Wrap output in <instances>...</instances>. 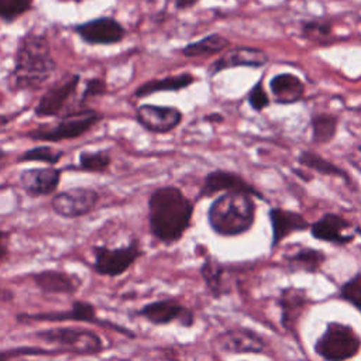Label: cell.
Listing matches in <instances>:
<instances>
[{
    "label": "cell",
    "mask_w": 361,
    "mask_h": 361,
    "mask_svg": "<svg viewBox=\"0 0 361 361\" xmlns=\"http://www.w3.org/2000/svg\"><path fill=\"white\" fill-rule=\"evenodd\" d=\"M148 230L164 245L179 243L188 233L195 213V202L176 185L157 186L148 196Z\"/></svg>",
    "instance_id": "cell-1"
},
{
    "label": "cell",
    "mask_w": 361,
    "mask_h": 361,
    "mask_svg": "<svg viewBox=\"0 0 361 361\" xmlns=\"http://www.w3.org/2000/svg\"><path fill=\"white\" fill-rule=\"evenodd\" d=\"M55 71L56 62L48 37L44 32L28 31L18 39L7 86L11 92H35L52 78Z\"/></svg>",
    "instance_id": "cell-2"
},
{
    "label": "cell",
    "mask_w": 361,
    "mask_h": 361,
    "mask_svg": "<svg viewBox=\"0 0 361 361\" xmlns=\"http://www.w3.org/2000/svg\"><path fill=\"white\" fill-rule=\"evenodd\" d=\"M207 224L220 237H238L247 234L255 224V197L241 192H224L209 204Z\"/></svg>",
    "instance_id": "cell-3"
},
{
    "label": "cell",
    "mask_w": 361,
    "mask_h": 361,
    "mask_svg": "<svg viewBox=\"0 0 361 361\" xmlns=\"http://www.w3.org/2000/svg\"><path fill=\"white\" fill-rule=\"evenodd\" d=\"M103 120V114L89 107H79L59 116L56 123L42 124L35 128H31L24 134V137L32 141L44 142H61L76 140L93 127H96Z\"/></svg>",
    "instance_id": "cell-4"
},
{
    "label": "cell",
    "mask_w": 361,
    "mask_h": 361,
    "mask_svg": "<svg viewBox=\"0 0 361 361\" xmlns=\"http://www.w3.org/2000/svg\"><path fill=\"white\" fill-rule=\"evenodd\" d=\"M34 337L45 344L55 345L63 354L93 357L106 350L99 333L82 326H54L37 330Z\"/></svg>",
    "instance_id": "cell-5"
},
{
    "label": "cell",
    "mask_w": 361,
    "mask_h": 361,
    "mask_svg": "<svg viewBox=\"0 0 361 361\" xmlns=\"http://www.w3.org/2000/svg\"><path fill=\"white\" fill-rule=\"evenodd\" d=\"M313 351L323 361H350L361 353V336L351 324L331 320L316 338Z\"/></svg>",
    "instance_id": "cell-6"
},
{
    "label": "cell",
    "mask_w": 361,
    "mask_h": 361,
    "mask_svg": "<svg viewBox=\"0 0 361 361\" xmlns=\"http://www.w3.org/2000/svg\"><path fill=\"white\" fill-rule=\"evenodd\" d=\"M18 323H61V322H82L94 324L99 327L114 330L120 334H124L130 338L135 337V333L124 326H120L111 320L99 317L97 309L92 302L75 299L71 303L69 309L63 310H51V312H39V313H18L16 316Z\"/></svg>",
    "instance_id": "cell-7"
},
{
    "label": "cell",
    "mask_w": 361,
    "mask_h": 361,
    "mask_svg": "<svg viewBox=\"0 0 361 361\" xmlns=\"http://www.w3.org/2000/svg\"><path fill=\"white\" fill-rule=\"evenodd\" d=\"M92 269L100 276L117 278L126 274L142 255L144 250L138 238H131L128 244L120 247H107L104 244L92 247Z\"/></svg>",
    "instance_id": "cell-8"
},
{
    "label": "cell",
    "mask_w": 361,
    "mask_h": 361,
    "mask_svg": "<svg viewBox=\"0 0 361 361\" xmlns=\"http://www.w3.org/2000/svg\"><path fill=\"white\" fill-rule=\"evenodd\" d=\"M100 202V193L90 186H73L51 196L52 212L68 220L90 214Z\"/></svg>",
    "instance_id": "cell-9"
},
{
    "label": "cell",
    "mask_w": 361,
    "mask_h": 361,
    "mask_svg": "<svg viewBox=\"0 0 361 361\" xmlns=\"http://www.w3.org/2000/svg\"><path fill=\"white\" fill-rule=\"evenodd\" d=\"M134 314L152 326H169L178 323L185 329H190L196 323L193 310L180 303L176 298H162L148 302L137 309Z\"/></svg>",
    "instance_id": "cell-10"
},
{
    "label": "cell",
    "mask_w": 361,
    "mask_h": 361,
    "mask_svg": "<svg viewBox=\"0 0 361 361\" xmlns=\"http://www.w3.org/2000/svg\"><path fill=\"white\" fill-rule=\"evenodd\" d=\"M224 192L248 193L255 199L267 202L264 193L258 190L252 183H250L243 175L227 169H214L206 173L196 193V200L209 199Z\"/></svg>",
    "instance_id": "cell-11"
},
{
    "label": "cell",
    "mask_w": 361,
    "mask_h": 361,
    "mask_svg": "<svg viewBox=\"0 0 361 361\" xmlns=\"http://www.w3.org/2000/svg\"><path fill=\"white\" fill-rule=\"evenodd\" d=\"M80 82V75H68L51 87H48L39 97L37 106L34 107V114L39 118L59 117L66 113V107L71 99L75 96L78 85Z\"/></svg>",
    "instance_id": "cell-12"
},
{
    "label": "cell",
    "mask_w": 361,
    "mask_h": 361,
    "mask_svg": "<svg viewBox=\"0 0 361 361\" xmlns=\"http://www.w3.org/2000/svg\"><path fill=\"white\" fill-rule=\"evenodd\" d=\"M313 303L310 295L305 288L283 286L279 289L276 298V306L281 310L279 322L285 331L296 334L300 319L307 312V307Z\"/></svg>",
    "instance_id": "cell-13"
},
{
    "label": "cell",
    "mask_w": 361,
    "mask_h": 361,
    "mask_svg": "<svg viewBox=\"0 0 361 361\" xmlns=\"http://www.w3.org/2000/svg\"><path fill=\"white\" fill-rule=\"evenodd\" d=\"M353 227L354 224L344 216L334 212H327L310 223L309 233L312 238L317 241L344 247L351 244L357 237L355 233L350 231Z\"/></svg>",
    "instance_id": "cell-14"
},
{
    "label": "cell",
    "mask_w": 361,
    "mask_h": 361,
    "mask_svg": "<svg viewBox=\"0 0 361 361\" xmlns=\"http://www.w3.org/2000/svg\"><path fill=\"white\" fill-rule=\"evenodd\" d=\"M63 171L56 165L32 166L18 175L20 188L31 197H47L58 192Z\"/></svg>",
    "instance_id": "cell-15"
},
{
    "label": "cell",
    "mask_w": 361,
    "mask_h": 361,
    "mask_svg": "<svg viewBox=\"0 0 361 361\" xmlns=\"http://www.w3.org/2000/svg\"><path fill=\"white\" fill-rule=\"evenodd\" d=\"M78 37L89 45H113L126 37V28L113 17H97L75 25Z\"/></svg>",
    "instance_id": "cell-16"
},
{
    "label": "cell",
    "mask_w": 361,
    "mask_h": 361,
    "mask_svg": "<svg viewBox=\"0 0 361 361\" xmlns=\"http://www.w3.org/2000/svg\"><path fill=\"white\" fill-rule=\"evenodd\" d=\"M183 114L173 106L141 104L135 110L137 123L152 134H166L173 131L182 123Z\"/></svg>",
    "instance_id": "cell-17"
},
{
    "label": "cell",
    "mask_w": 361,
    "mask_h": 361,
    "mask_svg": "<svg viewBox=\"0 0 361 361\" xmlns=\"http://www.w3.org/2000/svg\"><path fill=\"white\" fill-rule=\"evenodd\" d=\"M217 347L227 354H261L265 340L248 327H230L217 336Z\"/></svg>",
    "instance_id": "cell-18"
},
{
    "label": "cell",
    "mask_w": 361,
    "mask_h": 361,
    "mask_svg": "<svg viewBox=\"0 0 361 361\" xmlns=\"http://www.w3.org/2000/svg\"><path fill=\"white\" fill-rule=\"evenodd\" d=\"M268 219L271 224V250L276 248L289 235L307 231L310 227L309 220L302 213L279 206L268 210Z\"/></svg>",
    "instance_id": "cell-19"
},
{
    "label": "cell",
    "mask_w": 361,
    "mask_h": 361,
    "mask_svg": "<svg viewBox=\"0 0 361 361\" xmlns=\"http://www.w3.org/2000/svg\"><path fill=\"white\" fill-rule=\"evenodd\" d=\"M37 289L45 295H68L72 296L80 289V279L75 275L56 269L47 268L28 275Z\"/></svg>",
    "instance_id": "cell-20"
},
{
    "label": "cell",
    "mask_w": 361,
    "mask_h": 361,
    "mask_svg": "<svg viewBox=\"0 0 361 361\" xmlns=\"http://www.w3.org/2000/svg\"><path fill=\"white\" fill-rule=\"evenodd\" d=\"M269 61L268 54L259 48L237 45L228 47L210 66V73H219L226 69L237 68V66H248V68H259L264 66Z\"/></svg>",
    "instance_id": "cell-21"
},
{
    "label": "cell",
    "mask_w": 361,
    "mask_h": 361,
    "mask_svg": "<svg viewBox=\"0 0 361 361\" xmlns=\"http://www.w3.org/2000/svg\"><path fill=\"white\" fill-rule=\"evenodd\" d=\"M282 261L290 272L299 271L306 274H317L326 264L327 254L326 251L314 247L299 245L295 251L285 252L282 255Z\"/></svg>",
    "instance_id": "cell-22"
},
{
    "label": "cell",
    "mask_w": 361,
    "mask_h": 361,
    "mask_svg": "<svg viewBox=\"0 0 361 361\" xmlns=\"http://www.w3.org/2000/svg\"><path fill=\"white\" fill-rule=\"evenodd\" d=\"M269 90L279 104H295L305 96V83L293 73L283 72L269 80Z\"/></svg>",
    "instance_id": "cell-23"
},
{
    "label": "cell",
    "mask_w": 361,
    "mask_h": 361,
    "mask_svg": "<svg viewBox=\"0 0 361 361\" xmlns=\"http://www.w3.org/2000/svg\"><path fill=\"white\" fill-rule=\"evenodd\" d=\"M224 272H226L224 264L220 262L213 254L207 252L203 257L199 267V275L202 276V281L204 282L207 292L214 299H220L228 293V290L224 288V283H223Z\"/></svg>",
    "instance_id": "cell-24"
},
{
    "label": "cell",
    "mask_w": 361,
    "mask_h": 361,
    "mask_svg": "<svg viewBox=\"0 0 361 361\" xmlns=\"http://www.w3.org/2000/svg\"><path fill=\"white\" fill-rule=\"evenodd\" d=\"M298 164L302 165L303 168L316 172L319 175H324V176H334V178H340L341 180H344L347 185H353L351 176L350 173L343 169L341 166H338L337 164L326 159L324 157L319 155L314 151L310 149H305L298 155Z\"/></svg>",
    "instance_id": "cell-25"
},
{
    "label": "cell",
    "mask_w": 361,
    "mask_h": 361,
    "mask_svg": "<svg viewBox=\"0 0 361 361\" xmlns=\"http://www.w3.org/2000/svg\"><path fill=\"white\" fill-rule=\"evenodd\" d=\"M195 76L192 73H180L173 76H166L162 79H151L142 85H140L134 96L135 97H147L149 94L158 93V92H178L188 86H190L195 82Z\"/></svg>",
    "instance_id": "cell-26"
},
{
    "label": "cell",
    "mask_w": 361,
    "mask_h": 361,
    "mask_svg": "<svg viewBox=\"0 0 361 361\" xmlns=\"http://www.w3.org/2000/svg\"><path fill=\"white\" fill-rule=\"evenodd\" d=\"M228 47L230 41L226 37L219 32H213L185 45L182 48V54L186 58H207L226 51Z\"/></svg>",
    "instance_id": "cell-27"
},
{
    "label": "cell",
    "mask_w": 361,
    "mask_h": 361,
    "mask_svg": "<svg viewBox=\"0 0 361 361\" xmlns=\"http://www.w3.org/2000/svg\"><path fill=\"white\" fill-rule=\"evenodd\" d=\"M312 141L317 145L329 144L334 140L338 128V117L331 113H314L310 118Z\"/></svg>",
    "instance_id": "cell-28"
},
{
    "label": "cell",
    "mask_w": 361,
    "mask_h": 361,
    "mask_svg": "<svg viewBox=\"0 0 361 361\" xmlns=\"http://www.w3.org/2000/svg\"><path fill=\"white\" fill-rule=\"evenodd\" d=\"M111 166V155L106 149L80 151L78 155L76 169L87 173H106Z\"/></svg>",
    "instance_id": "cell-29"
},
{
    "label": "cell",
    "mask_w": 361,
    "mask_h": 361,
    "mask_svg": "<svg viewBox=\"0 0 361 361\" xmlns=\"http://www.w3.org/2000/svg\"><path fill=\"white\" fill-rule=\"evenodd\" d=\"M63 157H65L63 149L54 148L48 144H41V145L31 147V148L25 149L23 154H20L17 158V162L18 164L41 162L45 165H56L62 161Z\"/></svg>",
    "instance_id": "cell-30"
},
{
    "label": "cell",
    "mask_w": 361,
    "mask_h": 361,
    "mask_svg": "<svg viewBox=\"0 0 361 361\" xmlns=\"http://www.w3.org/2000/svg\"><path fill=\"white\" fill-rule=\"evenodd\" d=\"M63 354L59 348H42L34 345H18L11 348L0 350V361H17L20 358H25L30 355L37 357H55Z\"/></svg>",
    "instance_id": "cell-31"
},
{
    "label": "cell",
    "mask_w": 361,
    "mask_h": 361,
    "mask_svg": "<svg viewBox=\"0 0 361 361\" xmlns=\"http://www.w3.org/2000/svg\"><path fill=\"white\" fill-rule=\"evenodd\" d=\"M337 298L347 302L361 313V271L355 272L338 286Z\"/></svg>",
    "instance_id": "cell-32"
},
{
    "label": "cell",
    "mask_w": 361,
    "mask_h": 361,
    "mask_svg": "<svg viewBox=\"0 0 361 361\" xmlns=\"http://www.w3.org/2000/svg\"><path fill=\"white\" fill-rule=\"evenodd\" d=\"M32 7V0H0V20L13 23L18 17L28 13Z\"/></svg>",
    "instance_id": "cell-33"
},
{
    "label": "cell",
    "mask_w": 361,
    "mask_h": 361,
    "mask_svg": "<svg viewBox=\"0 0 361 361\" xmlns=\"http://www.w3.org/2000/svg\"><path fill=\"white\" fill-rule=\"evenodd\" d=\"M330 34H331V27L324 21L309 20V21H303L302 24V37L307 39L317 41L324 37H329Z\"/></svg>",
    "instance_id": "cell-34"
},
{
    "label": "cell",
    "mask_w": 361,
    "mask_h": 361,
    "mask_svg": "<svg viewBox=\"0 0 361 361\" xmlns=\"http://www.w3.org/2000/svg\"><path fill=\"white\" fill-rule=\"evenodd\" d=\"M248 104L251 106V109H254L255 111H262L265 107L269 106V96L262 85V80H258L251 90L248 92Z\"/></svg>",
    "instance_id": "cell-35"
},
{
    "label": "cell",
    "mask_w": 361,
    "mask_h": 361,
    "mask_svg": "<svg viewBox=\"0 0 361 361\" xmlns=\"http://www.w3.org/2000/svg\"><path fill=\"white\" fill-rule=\"evenodd\" d=\"M107 92V83L103 78H92L87 79L85 83V87L82 90L80 102L85 103L86 100H92L94 97L103 96Z\"/></svg>",
    "instance_id": "cell-36"
},
{
    "label": "cell",
    "mask_w": 361,
    "mask_h": 361,
    "mask_svg": "<svg viewBox=\"0 0 361 361\" xmlns=\"http://www.w3.org/2000/svg\"><path fill=\"white\" fill-rule=\"evenodd\" d=\"M11 237V231L0 230V262H4L10 255L8 240Z\"/></svg>",
    "instance_id": "cell-37"
},
{
    "label": "cell",
    "mask_w": 361,
    "mask_h": 361,
    "mask_svg": "<svg viewBox=\"0 0 361 361\" xmlns=\"http://www.w3.org/2000/svg\"><path fill=\"white\" fill-rule=\"evenodd\" d=\"M199 0H175V4L179 10H183V8H190L193 7Z\"/></svg>",
    "instance_id": "cell-38"
},
{
    "label": "cell",
    "mask_w": 361,
    "mask_h": 361,
    "mask_svg": "<svg viewBox=\"0 0 361 361\" xmlns=\"http://www.w3.org/2000/svg\"><path fill=\"white\" fill-rule=\"evenodd\" d=\"M204 120L209 121V123H213V124H219V123H221L224 120V117L220 113L214 111V113H210L209 116H206Z\"/></svg>",
    "instance_id": "cell-39"
},
{
    "label": "cell",
    "mask_w": 361,
    "mask_h": 361,
    "mask_svg": "<svg viewBox=\"0 0 361 361\" xmlns=\"http://www.w3.org/2000/svg\"><path fill=\"white\" fill-rule=\"evenodd\" d=\"M13 120V116H10V114H3V113H0V131H3L7 126H8V123Z\"/></svg>",
    "instance_id": "cell-40"
},
{
    "label": "cell",
    "mask_w": 361,
    "mask_h": 361,
    "mask_svg": "<svg viewBox=\"0 0 361 361\" xmlns=\"http://www.w3.org/2000/svg\"><path fill=\"white\" fill-rule=\"evenodd\" d=\"M357 149L361 152V145H358V147H357Z\"/></svg>",
    "instance_id": "cell-41"
},
{
    "label": "cell",
    "mask_w": 361,
    "mask_h": 361,
    "mask_svg": "<svg viewBox=\"0 0 361 361\" xmlns=\"http://www.w3.org/2000/svg\"><path fill=\"white\" fill-rule=\"evenodd\" d=\"M142 1H154V0H142Z\"/></svg>",
    "instance_id": "cell-42"
},
{
    "label": "cell",
    "mask_w": 361,
    "mask_h": 361,
    "mask_svg": "<svg viewBox=\"0 0 361 361\" xmlns=\"http://www.w3.org/2000/svg\"><path fill=\"white\" fill-rule=\"evenodd\" d=\"M240 361H247V360H240Z\"/></svg>",
    "instance_id": "cell-43"
},
{
    "label": "cell",
    "mask_w": 361,
    "mask_h": 361,
    "mask_svg": "<svg viewBox=\"0 0 361 361\" xmlns=\"http://www.w3.org/2000/svg\"><path fill=\"white\" fill-rule=\"evenodd\" d=\"M75 1H82V0H75Z\"/></svg>",
    "instance_id": "cell-44"
}]
</instances>
